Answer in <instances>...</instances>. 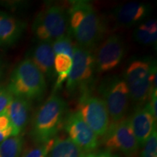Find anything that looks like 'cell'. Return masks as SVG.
<instances>
[{
  "instance_id": "cell-1",
  "label": "cell",
  "mask_w": 157,
  "mask_h": 157,
  "mask_svg": "<svg viewBox=\"0 0 157 157\" xmlns=\"http://www.w3.org/2000/svg\"><path fill=\"white\" fill-rule=\"evenodd\" d=\"M68 34L78 46L90 50L103 39L105 25L93 4L88 1H73L67 12Z\"/></svg>"
},
{
  "instance_id": "cell-2",
  "label": "cell",
  "mask_w": 157,
  "mask_h": 157,
  "mask_svg": "<svg viewBox=\"0 0 157 157\" xmlns=\"http://www.w3.org/2000/svg\"><path fill=\"white\" fill-rule=\"evenodd\" d=\"M68 114L66 101L52 93L35 113L32 122L31 135L37 144L47 143L56 138L63 127Z\"/></svg>"
},
{
  "instance_id": "cell-3",
  "label": "cell",
  "mask_w": 157,
  "mask_h": 157,
  "mask_svg": "<svg viewBox=\"0 0 157 157\" xmlns=\"http://www.w3.org/2000/svg\"><path fill=\"white\" fill-rule=\"evenodd\" d=\"M123 78L132 103L137 106L144 105L152 92L156 90V61L150 58L135 59L127 66Z\"/></svg>"
},
{
  "instance_id": "cell-4",
  "label": "cell",
  "mask_w": 157,
  "mask_h": 157,
  "mask_svg": "<svg viewBox=\"0 0 157 157\" xmlns=\"http://www.w3.org/2000/svg\"><path fill=\"white\" fill-rule=\"evenodd\" d=\"M7 90L13 97L31 101L44 96L47 89L44 76L29 58L23 60L13 71Z\"/></svg>"
},
{
  "instance_id": "cell-5",
  "label": "cell",
  "mask_w": 157,
  "mask_h": 157,
  "mask_svg": "<svg viewBox=\"0 0 157 157\" xmlns=\"http://www.w3.org/2000/svg\"><path fill=\"white\" fill-rule=\"evenodd\" d=\"M32 30L40 42H52L66 36L68 34L67 13L61 6L49 5L36 15Z\"/></svg>"
},
{
  "instance_id": "cell-6",
  "label": "cell",
  "mask_w": 157,
  "mask_h": 157,
  "mask_svg": "<svg viewBox=\"0 0 157 157\" xmlns=\"http://www.w3.org/2000/svg\"><path fill=\"white\" fill-rule=\"evenodd\" d=\"M98 92L106 105L112 122L123 119L129 105V93L126 82L118 76L104 78L98 88Z\"/></svg>"
},
{
  "instance_id": "cell-7",
  "label": "cell",
  "mask_w": 157,
  "mask_h": 157,
  "mask_svg": "<svg viewBox=\"0 0 157 157\" xmlns=\"http://www.w3.org/2000/svg\"><path fill=\"white\" fill-rule=\"evenodd\" d=\"M95 71V59L90 50L75 45L72 67L66 83V91L74 94L90 90Z\"/></svg>"
},
{
  "instance_id": "cell-8",
  "label": "cell",
  "mask_w": 157,
  "mask_h": 157,
  "mask_svg": "<svg viewBox=\"0 0 157 157\" xmlns=\"http://www.w3.org/2000/svg\"><path fill=\"white\" fill-rule=\"evenodd\" d=\"M77 111L98 136L105 134L110 125V117L101 98L92 95L90 90L84 91L78 99Z\"/></svg>"
},
{
  "instance_id": "cell-9",
  "label": "cell",
  "mask_w": 157,
  "mask_h": 157,
  "mask_svg": "<svg viewBox=\"0 0 157 157\" xmlns=\"http://www.w3.org/2000/svg\"><path fill=\"white\" fill-rule=\"evenodd\" d=\"M103 142L109 151H119L127 157L135 156L139 149L129 118L111 123Z\"/></svg>"
},
{
  "instance_id": "cell-10",
  "label": "cell",
  "mask_w": 157,
  "mask_h": 157,
  "mask_svg": "<svg viewBox=\"0 0 157 157\" xmlns=\"http://www.w3.org/2000/svg\"><path fill=\"white\" fill-rule=\"evenodd\" d=\"M126 52V45L119 34L109 36L96 51L94 56L95 71L107 72L117 68L122 61Z\"/></svg>"
},
{
  "instance_id": "cell-11",
  "label": "cell",
  "mask_w": 157,
  "mask_h": 157,
  "mask_svg": "<svg viewBox=\"0 0 157 157\" xmlns=\"http://www.w3.org/2000/svg\"><path fill=\"white\" fill-rule=\"evenodd\" d=\"M63 127L68 138L83 151L90 153L98 148V135L83 120L78 111L68 113Z\"/></svg>"
},
{
  "instance_id": "cell-12",
  "label": "cell",
  "mask_w": 157,
  "mask_h": 157,
  "mask_svg": "<svg viewBox=\"0 0 157 157\" xmlns=\"http://www.w3.org/2000/svg\"><path fill=\"white\" fill-rule=\"evenodd\" d=\"M151 12V7L148 4L129 2L113 9L112 15L118 26L130 28L145 21Z\"/></svg>"
},
{
  "instance_id": "cell-13",
  "label": "cell",
  "mask_w": 157,
  "mask_h": 157,
  "mask_svg": "<svg viewBox=\"0 0 157 157\" xmlns=\"http://www.w3.org/2000/svg\"><path fill=\"white\" fill-rule=\"evenodd\" d=\"M129 119L139 148H142L156 130V119L153 117L147 104L137 105Z\"/></svg>"
},
{
  "instance_id": "cell-14",
  "label": "cell",
  "mask_w": 157,
  "mask_h": 157,
  "mask_svg": "<svg viewBox=\"0 0 157 157\" xmlns=\"http://www.w3.org/2000/svg\"><path fill=\"white\" fill-rule=\"evenodd\" d=\"M25 22L0 10V47L9 48L21 38L25 29Z\"/></svg>"
},
{
  "instance_id": "cell-15",
  "label": "cell",
  "mask_w": 157,
  "mask_h": 157,
  "mask_svg": "<svg viewBox=\"0 0 157 157\" xmlns=\"http://www.w3.org/2000/svg\"><path fill=\"white\" fill-rule=\"evenodd\" d=\"M30 112V101L22 98H13L5 113L13 128V136H17L24 130L29 122Z\"/></svg>"
},
{
  "instance_id": "cell-16",
  "label": "cell",
  "mask_w": 157,
  "mask_h": 157,
  "mask_svg": "<svg viewBox=\"0 0 157 157\" xmlns=\"http://www.w3.org/2000/svg\"><path fill=\"white\" fill-rule=\"evenodd\" d=\"M55 55L51 42H40L35 45L31 50L30 58L36 68L42 74L49 78L53 77Z\"/></svg>"
},
{
  "instance_id": "cell-17",
  "label": "cell",
  "mask_w": 157,
  "mask_h": 157,
  "mask_svg": "<svg viewBox=\"0 0 157 157\" xmlns=\"http://www.w3.org/2000/svg\"><path fill=\"white\" fill-rule=\"evenodd\" d=\"M86 153L68 137H57L48 157H83Z\"/></svg>"
},
{
  "instance_id": "cell-18",
  "label": "cell",
  "mask_w": 157,
  "mask_h": 157,
  "mask_svg": "<svg viewBox=\"0 0 157 157\" xmlns=\"http://www.w3.org/2000/svg\"><path fill=\"white\" fill-rule=\"evenodd\" d=\"M133 39L140 44H156L157 40L156 20H147L137 25L133 31Z\"/></svg>"
},
{
  "instance_id": "cell-19",
  "label": "cell",
  "mask_w": 157,
  "mask_h": 157,
  "mask_svg": "<svg viewBox=\"0 0 157 157\" xmlns=\"http://www.w3.org/2000/svg\"><path fill=\"white\" fill-rule=\"evenodd\" d=\"M72 67V58L63 54H58L55 56L54 71L57 74V77L53 93L59 89L63 83L67 80Z\"/></svg>"
},
{
  "instance_id": "cell-20",
  "label": "cell",
  "mask_w": 157,
  "mask_h": 157,
  "mask_svg": "<svg viewBox=\"0 0 157 157\" xmlns=\"http://www.w3.org/2000/svg\"><path fill=\"white\" fill-rule=\"evenodd\" d=\"M23 138L11 136L0 143V157H20L23 151Z\"/></svg>"
},
{
  "instance_id": "cell-21",
  "label": "cell",
  "mask_w": 157,
  "mask_h": 157,
  "mask_svg": "<svg viewBox=\"0 0 157 157\" xmlns=\"http://www.w3.org/2000/svg\"><path fill=\"white\" fill-rule=\"evenodd\" d=\"M55 55L63 54L72 58L75 45L73 44L71 36L68 34L51 42Z\"/></svg>"
},
{
  "instance_id": "cell-22",
  "label": "cell",
  "mask_w": 157,
  "mask_h": 157,
  "mask_svg": "<svg viewBox=\"0 0 157 157\" xmlns=\"http://www.w3.org/2000/svg\"><path fill=\"white\" fill-rule=\"evenodd\" d=\"M54 141L55 138L47 143L37 144L36 146L25 151L21 157H48Z\"/></svg>"
},
{
  "instance_id": "cell-23",
  "label": "cell",
  "mask_w": 157,
  "mask_h": 157,
  "mask_svg": "<svg viewBox=\"0 0 157 157\" xmlns=\"http://www.w3.org/2000/svg\"><path fill=\"white\" fill-rule=\"evenodd\" d=\"M140 157H157V132L155 130L143 147Z\"/></svg>"
},
{
  "instance_id": "cell-24",
  "label": "cell",
  "mask_w": 157,
  "mask_h": 157,
  "mask_svg": "<svg viewBox=\"0 0 157 157\" xmlns=\"http://www.w3.org/2000/svg\"><path fill=\"white\" fill-rule=\"evenodd\" d=\"M13 136V128L6 113L0 115V143Z\"/></svg>"
},
{
  "instance_id": "cell-25",
  "label": "cell",
  "mask_w": 157,
  "mask_h": 157,
  "mask_svg": "<svg viewBox=\"0 0 157 157\" xmlns=\"http://www.w3.org/2000/svg\"><path fill=\"white\" fill-rule=\"evenodd\" d=\"M13 98L7 88L0 87V115L6 113Z\"/></svg>"
},
{
  "instance_id": "cell-26",
  "label": "cell",
  "mask_w": 157,
  "mask_h": 157,
  "mask_svg": "<svg viewBox=\"0 0 157 157\" xmlns=\"http://www.w3.org/2000/svg\"><path fill=\"white\" fill-rule=\"evenodd\" d=\"M95 157H119L117 155L113 154L112 152L109 151H102L99 154H95Z\"/></svg>"
},
{
  "instance_id": "cell-27",
  "label": "cell",
  "mask_w": 157,
  "mask_h": 157,
  "mask_svg": "<svg viewBox=\"0 0 157 157\" xmlns=\"http://www.w3.org/2000/svg\"><path fill=\"white\" fill-rule=\"evenodd\" d=\"M95 154L94 153H88L87 154H85L83 157H95Z\"/></svg>"
},
{
  "instance_id": "cell-28",
  "label": "cell",
  "mask_w": 157,
  "mask_h": 157,
  "mask_svg": "<svg viewBox=\"0 0 157 157\" xmlns=\"http://www.w3.org/2000/svg\"><path fill=\"white\" fill-rule=\"evenodd\" d=\"M0 74H1V66H0Z\"/></svg>"
}]
</instances>
